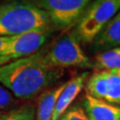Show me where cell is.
<instances>
[{"label": "cell", "instance_id": "obj_1", "mask_svg": "<svg viewBox=\"0 0 120 120\" xmlns=\"http://www.w3.org/2000/svg\"><path fill=\"white\" fill-rule=\"evenodd\" d=\"M45 50L11 60L0 67V84L15 98L32 100L58 81L64 70L54 69L45 60Z\"/></svg>", "mask_w": 120, "mask_h": 120}, {"label": "cell", "instance_id": "obj_2", "mask_svg": "<svg viewBox=\"0 0 120 120\" xmlns=\"http://www.w3.org/2000/svg\"><path fill=\"white\" fill-rule=\"evenodd\" d=\"M51 28L47 13L34 2L10 1L0 4V37H14Z\"/></svg>", "mask_w": 120, "mask_h": 120}, {"label": "cell", "instance_id": "obj_3", "mask_svg": "<svg viewBox=\"0 0 120 120\" xmlns=\"http://www.w3.org/2000/svg\"><path fill=\"white\" fill-rule=\"evenodd\" d=\"M120 11V0H97L89 4L77 24L75 36L83 43L94 42Z\"/></svg>", "mask_w": 120, "mask_h": 120}, {"label": "cell", "instance_id": "obj_4", "mask_svg": "<svg viewBox=\"0 0 120 120\" xmlns=\"http://www.w3.org/2000/svg\"><path fill=\"white\" fill-rule=\"evenodd\" d=\"M45 60L49 66L60 69L70 67L90 68L93 65L75 34L60 37L49 50H45Z\"/></svg>", "mask_w": 120, "mask_h": 120}, {"label": "cell", "instance_id": "obj_5", "mask_svg": "<svg viewBox=\"0 0 120 120\" xmlns=\"http://www.w3.org/2000/svg\"><path fill=\"white\" fill-rule=\"evenodd\" d=\"M35 4L47 13L54 30H69L77 25L91 4L88 0H40Z\"/></svg>", "mask_w": 120, "mask_h": 120}, {"label": "cell", "instance_id": "obj_6", "mask_svg": "<svg viewBox=\"0 0 120 120\" xmlns=\"http://www.w3.org/2000/svg\"><path fill=\"white\" fill-rule=\"evenodd\" d=\"M53 30V28L36 30L12 37L4 56H8L12 60H18L34 54L47 42Z\"/></svg>", "mask_w": 120, "mask_h": 120}, {"label": "cell", "instance_id": "obj_7", "mask_svg": "<svg viewBox=\"0 0 120 120\" xmlns=\"http://www.w3.org/2000/svg\"><path fill=\"white\" fill-rule=\"evenodd\" d=\"M88 76L89 73L84 72L78 76L74 77L69 82L66 83L64 89L58 99L52 120H58L69 109L71 103L75 101V99L78 96V94L86 86Z\"/></svg>", "mask_w": 120, "mask_h": 120}, {"label": "cell", "instance_id": "obj_8", "mask_svg": "<svg viewBox=\"0 0 120 120\" xmlns=\"http://www.w3.org/2000/svg\"><path fill=\"white\" fill-rule=\"evenodd\" d=\"M83 106L89 120H120V107L86 94Z\"/></svg>", "mask_w": 120, "mask_h": 120}, {"label": "cell", "instance_id": "obj_9", "mask_svg": "<svg viewBox=\"0 0 120 120\" xmlns=\"http://www.w3.org/2000/svg\"><path fill=\"white\" fill-rule=\"evenodd\" d=\"M120 46V11L94 40V48L101 52Z\"/></svg>", "mask_w": 120, "mask_h": 120}, {"label": "cell", "instance_id": "obj_10", "mask_svg": "<svg viewBox=\"0 0 120 120\" xmlns=\"http://www.w3.org/2000/svg\"><path fill=\"white\" fill-rule=\"evenodd\" d=\"M66 83L44 91L38 99L35 120H52L58 99L63 91Z\"/></svg>", "mask_w": 120, "mask_h": 120}, {"label": "cell", "instance_id": "obj_11", "mask_svg": "<svg viewBox=\"0 0 120 120\" xmlns=\"http://www.w3.org/2000/svg\"><path fill=\"white\" fill-rule=\"evenodd\" d=\"M86 94L100 101L106 100L108 91L107 70H99L88 77L86 84Z\"/></svg>", "mask_w": 120, "mask_h": 120}, {"label": "cell", "instance_id": "obj_12", "mask_svg": "<svg viewBox=\"0 0 120 120\" xmlns=\"http://www.w3.org/2000/svg\"><path fill=\"white\" fill-rule=\"evenodd\" d=\"M95 62L100 70L120 69V46L98 53Z\"/></svg>", "mask_w": 120, "mask_h": 120}, {"label": "cell", "instance_id": "obj_13", "mask_svg": "<svg viewBox=\"0 0 120 120\" xmlns=\"http://www.w3.org/2000/svg\"><path fill=\"white\" fill-rule=\"evenodd\" d=\"M108 72V91L105 101L120 107V69H110Z\"/></svg>", "mask_w": 120, "mask_h": 120}, {"label": "cell", "instance_id": "obj_14", "mask_svg": "<svg viewBox=\"0 0 120 120\" xmlns=\"http://www.w3.org/2000/svg\"><path fill=\"white\" fill-rule=\"evenodd\" d=\"M36 108L33 106H22L2 115V120H35Z\"/></svg>", "mask_w": 120, "mask_h": 120}, {"label": "cell", "instance_id": "obj_15", "mask_svg": "<svg viewBox=\"0 0 120 120\" xmlns=\"http://www.w3.org/2000/svg\"><path fill=\"white\" fill-rule=\"evenodd\" d=\"M17 105L15 96L4 86H0V109H12Z\"/></svg>", "mask_w": 120, "mask_h": 120}, {"label": "cell", "instance_id": "obj_16", "mask_svg": "<svg viewBox=\"0 0 120 120\" xmlns=\"http://www.w3.org/2000/svg\"><path fill=\"white\" fill-rule=\"evenodd\" d=\"M58 120H89L86 111L83 108L75 107L69 108Z\"/></svg>", "mask_w": 120, "mask_h": 120}, {"label": "cell", "instance_id": "obj_17", "mask_svg": "<svg viewBox=\"0 0 120 120\" xmlns=\"http://www.w3.org/2000/svg\"><path fill=\"white\" fill-rule=\"evenodd\" d=\"M12 37H0V56H4Z\"/></svg>", "mask_w": 120, "mask_h": 120}, {"label": "cell", "instance_id": "obj_18", "mask_svg": "<svg viewBox=\"0 0 120 120\" xmlns=\"http://www.w3.org/2000/svg\"><path fill=\"white\" fill-rule=\"evenodd\" d=\"M11 60H13L10 57H8V56H0V67L9 63Z\"/></svg>", "mask_w": 120, "mask_h": 120}, {"label": "cell", "instance_id": "obj_19", "mask_svg": "<svg viewBox=\"0 0 120 120\" xmlns=\"http://www.w3.org/2000/svg\"><path fill=\"white\" fill-rule=\"evenodd\" d=\"M2 115H3V114H2ZM2 115L0 116V120H2Z\"/></svg>", "mask_w": 120, "mask_h": 120}, {"label": "cell", "instance_id": "obj_20", "mask_svg": "<svg viewBox=\"0 0 120 120\" xmlns=\"http://www.w3.org/2000/svg\"><path fill=\"white\" fill-rule=\"evenodd\" d=\"M1 115H2V113H1V112H0V116H1Z\"/></svg>", "mask_w": 120, "mask_h": 120}]
</instances>
